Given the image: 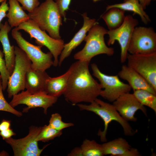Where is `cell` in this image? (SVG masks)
I'll list each match as a JSON object with an SVG mask.
<instances>
[{"label": "cell", "mask_w": 156, "mask_h": 156, "mask_svg": "<svg viewBox=\"0 0 156 156\" xmlns=\"http://www.w3.org/2000/svg\"><path fill=\"white\" fill-rule=\"evenodd\" d=\"M112 104L122 117L127 122L137 121L135 115L138 110L147 116L146 108L139 103L133 94L128 92L122 94L113 102Z\"/></svg>", "instance_id": "cell-14"}, {"label": "cell", "mask_w": 156, "mask_h": 156, "mask_svg": "<svg viewBox=\"0 0 156 156\" xmlns=\"http://www.w3.org/2000/svg\"><path fill=\"white\" fill-rule=\"evenodd\" d=\"M49 76L45 71L35 70L31 66L26 75L25 89L32 93L45 92L46 81Z\"/></svg>", "instance_id": "cell-19"}, {"label": "cell", "mask_w": 156, "mask_h": 156, "mask_svg": "<svg viewBox=\"0 0 156 156\" xmlns=\"http://www.w3.org/2000/svg\"><path fill=\"white\" fill-rule=\"evenodd\" d=\"M11 121L3 119L0 123V131L10 128Z\"/></svg>", "instance_id": "cell-34"}, {"label": "cell", "mask_w": 156, "mask_h": 156, "mask_svg": "<svg viewBox=\"0 0 156 156\" xmlns=\"http://www.w3.org/2000/svg\"><path fill=\"white\" fill-rule=\"evenodd\" d=\"M12 28L6 21L0 26V42L3 48L7 67L10 75L12 73L15 64V55L14 45L11 46L8 36Z\"/></svg>", "instance_id": "cell-18"}, {"label": "cell", "mask_w": 156, "mask_h": 156, "mask_svg": "<svg viewBox=\"0 0 156 156\" xmlns=\"http://www.w3.org/2000/svg\"><path fill=\"white\" fill-rule=\"evenodd\" d=\"M104 155L113 156H139L138 150L131 147L124 138L120 137L102 144Z\"/></svg>", "instance_id": "cell-16"}, {"label": "cell", "mask_w": 156, "mask_h": 156, "mask_svg": "<svg viewBox=\"0 0 156 156\" xmlns=\"http://www.w3.org/2000/svg\"><path fill=\"white\" fill-rule=\"evenodd\" d=\"M22 5L23 10H27L29 13L32 12L40 5L39 0H16Z\"/></svg>", "instance_id": "cell-30"}, {"label": "cell", "mask_w": 156, "mask_h": 156, "mask_svg": "<svg viewBox=\"0 0 156 156\" xmlns=\"http://www.w3.org/2000/svg\"><path fill=\"white\" fill-rule=\"evenodd\" d=\"M57 99V97L48 94L45 92L32 93L26 90L14 95L9 104L14 108L20 104L26 105L27 107L23 109V112H27L31 109L42 107L46 114L48 108Z\"/></svg>", "instance_id": "cell-11"}, {"label": "cell", "mask_w": 156, "mask_h": 156, "mask_svg": "<svg viewBox=\"0 0 156 156\" xmlns=\"http://www.w3.org/2000/svg\"><path fill=\"white\" fill-rule=\"evenodd\" d=\"M15 133L11 128L0 131V136H1L3 140L10 138L13 135H15Z\"/></svg>", "instance_id": "cell-33"}, {"label": "cell", "mask_w": 156, "mask_h": 156, "mask_svg": "<svg viewBox=\"0 0 156 156\" xmlns=\"http://www.w3.org/2000/svg\"><path fill=\"white\" fill-rule=\"evenodd\" d=\"M1 79L0 80V111H3L10 113L18 117L23 115L22 113L12 107L5 99L3 93Z\"/></svg>", "instance_id": "cell-28"}, {"label": "cell", "mask_w": 156, "mask_h": 156, "mask_svg": "<svg viewBox=\"0 0 156 156\" xmlns=\"http://www.w3.org/2000/svg\"><path fill=\"white\" fill-rule=\"evenodd\" d=\"M15 64L13 72L8 79L7 91L10 98L25 89L27 71L31 62L25 53L19 47H14Z\"/></svg>", "instance_id": "cell-7"}, {"label": "cell", "mask_w": 156, "mask_h": 156, "mask_svg": "<svg viewBox=\"0 0 156 156\" xmlns=\"http://www.w3.org/2000/svg\"><path fill=\"white\" fill-rule=\"evenodd\" d=\"M107 11L102 15V18L109 30L116 29L123 23L126 16L125 14V11L117 8H112Z\"/></svg>", "instance_id": "cell-23"}, {"label": "cell", "mask_w": 156, "mask_h": 156, "mask_svg": "<svg viewBox=\"0 0 156 156\" xmlns=\"http://www.w3.org/2000/svg\"><path fill=\"white\" fill-rule=\"evenodd\" d=\"M128 51L130 54H148L156 52V33L153 28L136 27Z\"/></svg>", "instance_id": "cell-10"}, {"label": "cell", "mask_w": 156, "mask_h": 156, "mask_svg": "<svg viewBox=\"0 0 156 156\" xmlns=\"http://www.w3.org/2000/svg\"><path fill=\"white\" fill-rule=\"evenodd\" d=\"M133 94L142 105L152 109L156 113V95L143 90H133Z\"/></svg>", "instance_id": "cell-24"}, {"label": "cell", "mask_w": 156, "mask_h": 156, "mask_svg": "<svg viewBox=\"0 0 156 156\" xmlns=\"http://www.w3.org/2000/svg\"><path fill=\"white\" fill-rule=\"evenodd\" d=\"M62 131H59L49 127L48 125L42 127L38 135V142H48L55 138L59 137L62 134Z\"/></svg>", "instance_id": "cell-26"}, {"label": "cell", "mask_w": 156, "mask_h": 156, "mask_svg": "<svg viewBox=\"0 0 156 156\" xmlns=\"http://www.w3.org/2000/svg\"><path fill=\"white\" fill-rule=\"evenodd\" d=\"M69 156H83L80 147H77L73 149L68 154Z\"/></svg>", "instance_id": "cell-35"}, {"label": "cell", "mask_w": 156, "mask_h": 156, "mask_svg": "<svg viewBox=\"0 0 156 156\" xmlns=\"http://www.w3.org/2000/svg\"><path fill=\"white\" fill-rule=\"evenodd\" d=\"M139 23L137 19L131 15L126 16L122 24L117 28L108 30V46L113 44L115 41L119 43L120 47V61L124 63L127 60L128 48L135 28Z\"/></svg>", "instance_id": "cell-9"}, {"label": "cell", "mask_w": 156, "mask_h": 156, "mask_svg": "<svg viewBox=\"0 0 156 156\" xmlns=\"http://www.w3.org/2000/svg\"><path fill=\"white\" fill-rule=\"evenodd\" d=\"M42 127L32 126L27 136L20 139L10 138L5 140L12 149L15 156H39L48 144L42 148L38 146L37 138Z\"/></svg>", "instance_id": "cell-12"}, {"label": "cell", "mask_w": 156, "mask_h": 156, "mask_svg": "<svg viewBox=\"0 0 156 156\" xmlns=\"http://www.w3.org/2000/svg\"><path fill=\"white\" fill-rule=\"evenodd\" d=\"M49 122L48 125L49 127L59 131H62L64 129L74 125L72 123L63 122L61 116L58 113L52 114Z\"/></svg>", "instance_id": "cell-27"}, {"label": "cell", "mask_w": 156, "mask_h": 156, "mask_svg": "<svg viewBox=\"0 0 156 156\" xmlns=\"http://www.w3.org/2000/svg\"><path fill=\"white\" fill-rule=\"evenodd\" d=\"M94 2H96L101 0H92Z\"/></svg>", "instance_id": "cell-37"}, {"label": "cell", "mask_w": 156, "mask_h": 156, "mask_svg": "<svg viewBox=\"0 0 156 156\" xmlns=\"http://www.w3.org/2000/svg\"><path fill=\"white\" fill-rule=\"evenodd\" d=\"M5 0H0V3H2V2L4 1Z\"/></svg>", "instance_id": "cell-38"}, {"label": "cell", "mask_w": 156, "mask_h": 156, "mask_svg": "<svg viewBox=\"0 0 156 156\" xmlns=\"http://www.w3.org/2000/svg\"><path fill=\"white\" fill-rule=\"evenodd\" d=\"M127 81L133 90H143L156 95V91L140 75L127 65H123L117 75Z\"/></svg>", "instance_id": "cell-17"}, {"label": "cell", "mask_w": 156, "mask_h": 156, "mask_svg": "<svg viewBox=\"0 0 156 156\" xmlns=\"http://www.w3.org/2000/svg\"><path fill=\"white\" fill-rule=\"evenodd\" d=\"M83 156H103L102 144L94 140L85 139L80 147Z\"/></svg>", "instance_id": "cell-25"}, {"label": "cell", "mask_w": 156, "mask_h": 156, "mask_svg": "<svg viewBox=\"0 0 156 156\" xmlns=\"http://www.w3.org/2000/svg\"><path fill=\"white\" fill-rule=\"evenodd\" d=\"M107 30L98 23L93 26L84 38L86 43L84 47L75 54L74 58L90 62L93 57L98 55H113L114 53V49L108 47L104 40V36L107 34Z\"/></svg>", "instance_id": "cell-4"}, {"label": "cell", "mask_w": 156, "mask_h": 156, "mask_svg": "<svg viewBox=\"0 0 156 156\" xmlns=\"http://www.w3.org/2000/svg\"><path fill=\"white\" fill-rule=\"evenodd\" d=\"M77 105L81 110L94 112L102 119L104 123V129L102 131L99 129L97 133L102 142L107 141L106 135L108 126L113 121H116L121 125L126 135L132 136L137 132L133 129L128 122L122 117L113 104L97 98L89 105L78 104Z\"/></svg>", "instance_id": "cell-2"}, {"label": "cell", "mask_w": 156, "mask_h": 156, "mask_svg": "<svg viewBox=\"0 0 156 156\" xmlns=\"http://www.w3.org/2000/svg\"><path fill=\"white\" fill-rule=\"evenodd\" d=\"M28 14L30 19L41 29L48 32L51 37L56 39H61L60 30L62 25V17L53 0H46Z\"/></svg>", "instance_id": "cell-3"}, {"label": "cell", "mask_w": 156, "mask_h": 156, "mask_svg": "<svg viewBox=\"0 0 156 156\" xmlns=\"http://www.w3.org/2000/svg\"><path fill=\"white\" fill-rule=\"evenodd\" d=\"M89 63L78 60L69 68L70 73L63 95L73 105L82 102L90 103L100 96L102 89L90 73Z\"/></svg>", "instance_id": "cell-1"}, {"label": "cell", "mask_w": 156, "mask_h": 156, "mask_svg": "<svg viewBox=\"0 0 156 156\" xmlns=\"http://www.w3.org/2000/svg\"><path fill=\"white\" fill-rule=\"evenodd\" d=\"M127 65L140 75L156 91V52L148 54H130Z\"/></svg>", "instance_id": "cell-13"}, {"label": "cell", "mask_w": 156, "mask_h": 156, "mask_svg": "<svg viewBox=\"0 0 156 156\" xmlns=\"http://www.w3.org/2000/svg\"><path fill=\"white\" fill-rule=\"evenodd\" d=\"M82 16L84 20L83 25L69 42L64 44L59 60L58 65L59 66L64 60L70 55L72 51L84 40L87 32L94 25L98 23L95 19L88 17L86 13H83Z\"/></svg>", "instance_id": "cell-15"}, {"label": "cell", "mask_w": 156, "mask_h": 156, "mask_svg": "<svg viewBox=\"0 0 156 156\" xmlns=\"http://www.w3.org/2000/svg\"><path fill=\"white\" fill-rule=\"evenodd\" d=\"M11 34L18 47L25 53L31 60L32 68L44 71L53 65V56L50 52L45 53L42 51V46L35 45L27 41L15 27L12 29Z\"/></svg>", "instance_id": "cell-6"}, {"label": "cell", "mask_w": 156, "mask_h": 156, "mask_svg": "<svg viewBox=\"0 0 156 156\" xmlns=\"http://www.w3.org/2000/svg\"><path fill=\"white\" fill-rule=\"evenodd\" d=\"M93 75L99 80L102 89L100 96L110 102H113L122 94L129 92L131 88L128 84L121 81L118 75L105 74L95 63L91 64Z\"/></svg>", "instance_id": "cell-8"}, {"label": "cell", "mask_w": 156, "mask_h": 156, "mask_svg": "<svg viewBox=\"0 0 156 156\" xmlns=\"http://www.w3.org/2000/svg\"><path fill=\"white\" fill-rule=\"evenodd\" d=\"M112 8H117L125 11H131L133 15L138 14L140 16L142 22L145 24L150 22L151 19L138 0H126L124 2L108 5L106 8V11Z\"/></svg>", "instance_id": "cell-22"}, {"label": "cell", "mask_w": 156, "mask_h": 156, "mask_svg": "<svg viewBox=\"0 0 156 156\" xmlns=\"http://www.w3.org/2000/svg\"><path fill=\"white\" fill-rule=\"evenodd\" d=\"M71 0H55L60 14L62 17H63L64 21H66V12L69 8Z\"/></svg>", "instance_id": "cell-31"}, {"label": "cell", "mask_w": 156, "mask_h": 156, "mask_svg": "<svg viewBox=\"0 0 156 156\" xmlns=\"http://www.w3.org/2000/svg\"><path fill=\"white\" fill-rule=\"evenodd\" d=\"M3 52L0 50V75L1 77L2 83L3 90L7 87L8 82L10 76L8 70Z\"/></svg>", "instance_id": "cell-29"}, {"label": "cell", "mask_w": 156, "mask_h": 156, "mask_svg": "<svg viewBox=\"0 0 156 156\" xmlns=\"http://www.w3.org/2000/svg\"><path fill=\"white\" fill-rule=\"evenodd\" d=\"M70 73V69L62 75L54 77L49 76L47 79L45 92L48 94L58 98L64 93Z\"/></svg>", "instance_id": "cell-20"}, {"label": "cell", "mask_w": 156, "mask_h": 156, "mask_svg": "<svg viewBox=\"0 0 156 156\" xmlns=\"http://www.w3.org/2000/svg\"><path fill=\"white\" fill-rule=\"evenodd\" d=\"M126 0H124L125 1ZM152 0H138L140 3L143 7V9L145 10L146 7L148 5L151 3Z\"/></svg>", "instance_id": "cell-36"}, {"label": "cell", "mask_w": 156, "mask_h": 156, "mask_svg": "<svg viewBox=\"0 0 156 156\" xmlns=\"http://www.w3.org/2000/svg\"><path fill=\"white\" fill-rule=\"evenodd\" d=\"M6 2L7 0H5L1 3L0 5V26L2 20L6 17V12L9 9V7Z\"/></svg>", "instance_id": "cell-32"}, {"label": "cell", "mask_w": 156, "mask_h": 156, "mask_svg": "<svg viewBox=\"0 0 156 156\" xmlns=\"http://www.w3.org/2000/svg\"></svg>", "instance_id": "cell-40"}, {"label": "cell", "mask_w": 156, "mask_h": 156, "mask_svg": "<svg viewBox=\"0 0 156 156\" xmlns=\"http://www.w3.org/2000/svg\"><path fill=\"white\" fill-rule=\"evenodd\" d=\"M15 28L18 31L23 30L28 33L31 38L35 39V42L38 45L45 46L48 48L54 58L53 65L55 67L57 66L58 56L63 49L64 44L62 40L52 38L30 19Z\"/></svg>", "instance_id": "cell-5"}, {"label": "cell", "mask_w": 156, "mask_h": 156, "mask_svg": "<svg viewBox=\"0 0 156 156\" xmlns=\"http://www.w3.org/2000/svg\"><path fill=\"white\" fill-rule=\"evenodd\" d=\"M1 79V75H0V80Z\"/></svg>", "instance_id": "cell-39"}, {"label": "cell", "mask_w": 156, "mask_h": 156, "mask_svg": "<svg viewBox=\"0 0 156 156\" xmlns=\"http://www.w3.org/2000/svg\"><path fill=\"white\" fill-rule=\"evenodd\" d=\"M9 6L6 17L8 22L12 28L17 27L30 19L28 14L24 11L16 0H9Z\"/></svg>", "instance_id": "cell-21"}]
</instances>
